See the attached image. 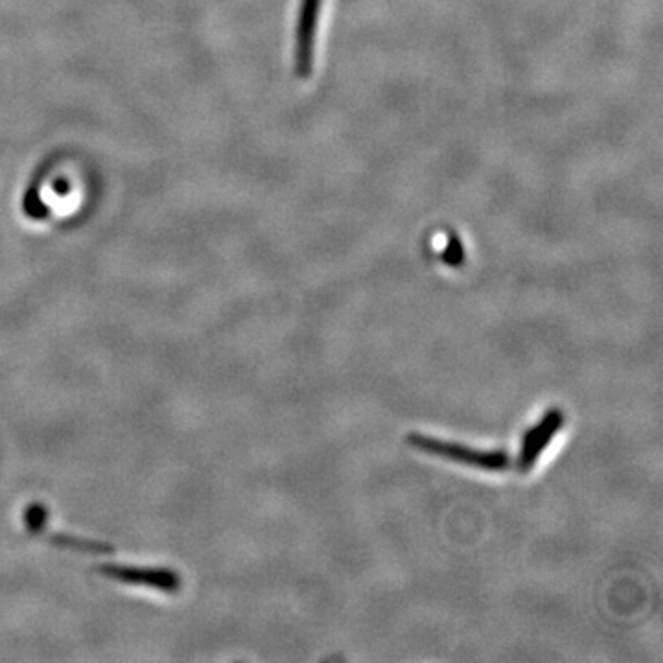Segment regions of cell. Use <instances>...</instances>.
I'll list each match as a JSON object with an SVG mask.
<instances>
[{
    "instance_id": "6da1fadb",
    "label": "cell",
    "mask_w": 663,
    "mask_h": 663,
    "mask_svg": "<svg viewBox=\"0 0 663 663\" xmlns=\"http://www.w3.org/2000/svg\"><path fill=\"white\" fill-rule=\"evenodd\" d=\"M408 442L424 454L439 455L444 459H450L461 465L474 466L481 470H490V472H501L511 466V457L505 454L503 450H476L463 444L455 442L441 441L433 439L428 435L420 433H411L408 435Z\"/></svg>"
},
{
    "instance_id": "7a4b0ae2",
    "label": "cell",
    "mask_w": 663,
    "mask_h": 663,
    "mask_svg": "<svg viewBox=\"0 0 663 663\" xmlns=\"http://www.w3.org/2000/svg\"><path fill=\"white\" fill-rule=\"evenodd\" d=\"M564 415L559 409H551L542 419L536 422L533 428L525 431L522 439V450L516 459V466L522 474H527L535 468L536 461L544 454L547 446L555 439V435L562 430Z\"/></svg>"
},
{
    "instance_id": "3957f363",
    "label": "cell",
    "mask_w": 663,
    "mask_h": 663,
    "mask_svg": "<svg viewBox=\"0 0 663 663\" xmlns=\"http://www.w3.org/2000/svg\"><path fill=\"white\" fill-rule=\"evenodd\" d=\"M321 10V0H303L301 6V15L297 23V54H295V63H297V72L299 76H306L308 70H312V50H314L315 24H317V15Z\"/></svg>"
}]
</instances>
